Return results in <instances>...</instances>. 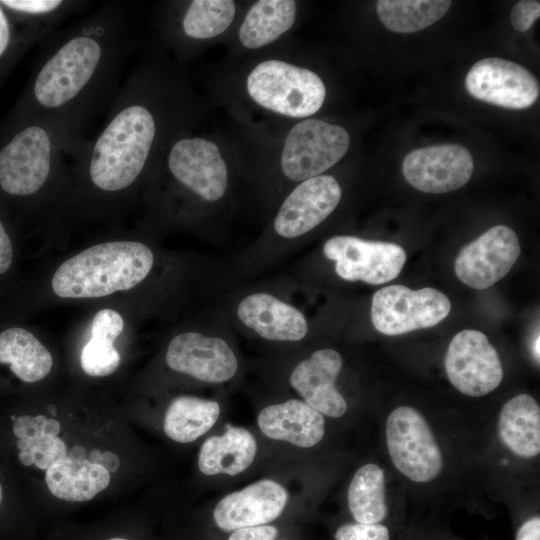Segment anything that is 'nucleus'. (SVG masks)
I'll list each match as a JSON object with an SVG mask.
<instances>
[{
	"label": "nucleus",
	"instance_id": "38",
	"mask_svg": "<svg viewBox=\"0 0 540 540\" xmlns=\"http://www.w3.org/2000/svg\"><path fill=\"white\" fill-rule=\"evenodd\" d=\"M12 26L3 9V5L0 3V59L9 50L12 43Z\"/></svg>",
	"mask_w": 540,
	"mask_h": 540
},
{
	"label": "nucleus",
	"instance_id": "29",
	"mask_svg": "<svg viewBox=\"0 0 540 540\" xmlns=\"http://www.w3.org/2000/svg\"><path fill=\"white\" fill-rule=\"evenodd\" d=\"M348 506L358 523L374 524L387 514L383 470L369 463L360 467L348 489Z\"/></svg>",
	"mask_w": 540,
	"mask_h": 540
},
{
	"label": "nucleus",
	"instance_id": "8",
	"mask_svg": "<svg viewBox=\"0 0 540 540\" xmlns=\"http://www.w3.org/2000/svg\"><path fill=\"white\" fill-rule=\"evenodd\" d=\"M450 310V300L437 289L411 290L404 285H390L373 295L371 319L377 331L395 336L433 327L444 320Z\"/></svg>",
	"mask_w": 540,
	"mask_h": 540
},
{
	"label": "nucleus",
	"instance_id": "17",
	"mask_svg": "<svg viewBox=\"0 0 540 540\" xmlns=\"http://www.w3.org/2000/svg\"><path fill=\"white\" fill-rule=\"evenodd\" d=\"M288 501L285 488L273 480H261L222 498L213 511L224 531L265 525L283 512Z\"/></svg>",
	"mask_w": 540,
	"mask_h": 540
},
{
	"label": "nucleus",
	"instance_id": "13",
	"mask_svg": "<svg viewBox=\"0 0 540 540\" xmlns=\"http://www.w3.org/2000/svg\"><path fill=\"white\" fill-rule=\"evenodd\" d=\"M520 251L519 239L513 229L505 225L494 226L459 252L455 274L473 289H486L508 274Z\"/></svg>",
	"mask_w": 540,
	"mask_h": 540
},
{
	"label": "nucleus",
	"instance_id": "28",
	"mask_svg": "<svg viewBox=\"0 0 540 540\" xmlns=\"http://www.w3.org/2000/svg\"><path fill=\"white\" fill-rule=\"evenodd\" d=\"M447 0H379L376 12L381 23L397 33H413L440 20L451 6Z\"/></svg>",
	"mask_w": 540,
	"mask_h": 540
},
{
	"label": "nucleus",
	"instance_id": "27",
	"mask_svg": "<svg viewBox=\"0 0 540 540\" xmlns=\"http://www.w3.org/2000/svg\"><path fill=\"white\" fill-rule=\"evenodd\" d=\"M220 406L216 401L194 396H179L169 405L164 418V432L179 443L195 441L216 423Z\"/></svg>",
	"mask_w": 540,
	"mask_h": 540
},
{
	"label": "nucleus",
	"instance_id": "19",
	"mask_svg": "<svg viewBox=\"0 0 540 540\" xmlns=\"http://www.w3.org/2000/svg\"><path fill=\"white\" fill-rule=\"evenodd\" d=\"M237 315L246 327L268 340L299 341L308 332L307 320L300 310L265 292L242 299Z\"/></svg>",
	"mask_w": 540,
	"mask_h": 540
},
{
	"label": "nucleus",
	"instance_id": "34",
	"mask_svg": "<svg viewBox=\"0 0 540 540\" xmlns=\"http://www.w3.org/2000/svg\"><path fill=\"white\" fill-rule=\"evenodd\" d=\"M388 529L379 523H349L335 533L336 540H389Z\"/></svg>",
	"mask_w": 540,
	"mask_h": 540
},
{
	"label": "nucleus",
	"instance_id": "40",
	"mask_svg": "<svg viewBox=\"0 0 540 540\" xmlns=\"http://www.w3.org/2000/svg\"><path fill=\"white\" fill-rule=\"evenodd\" d=\"M91 462L100 464L107 471H115L119 467L118 457L109 451L94 450L91 453Z\"/></svg>",
	"mask_w": 540,
	"mask_h": 540
},
{
	"label": "nucleus",
	"instance_id": "30",
	"mask_svg": "<svg viewBox=\"0 0 540 540\" xmlns=\"http://www.w3.org/2000/svg\"><path fill=\"white\" fill-rule=\"evenodd\" d=\"M235 13L232 0H193L181 10L178 30L187 40L210 39L230 26Z\"/></svg>",
	"mask_w": 540,
	"mask_h": 540
},
{
	"label": "nucleus",
	"instance_id": "37",
	"mask_svg": "<svg viewBox=\"0 0 540 540\" xmlns=\"http://www.w3.org/2000/svg\"><path fill=\"white\" fill-rule=\"evenodd\" d=\"M13 259V248L10 237L0 221V274L6 272Z\"/></svg>",
	"mask_w": 540,
	"mask_h": 540
},
{
	"label": "nucleus",
	"instance_id": "12",
	"mask_svg": "<svg viewBox=\"0 0 540 540\" xmlns=\"http://www.w3.org/2000/svg\"><path fill=\"white\" fill-rule=\"evenodd\" d=\"M465 87L474 98L506 109H526L539 96V82L525 67L501 58L477 61L468 71Z\"/></svg>",
	"mask_w": 540,
	"mask_h": 540
},
{
	"label": "nucleus",
	"instance_id": "14",
	"mask_svg": "<svg viewBox=\"0 0 540 540\" xmlns=\"http://www.w3.org/2000/svg\"><path fill=\"white\" fill-rule=\"evenodd\" d=\"M473 158L462 145L439 144L408 153L402 164L406 181L419 191L447 193L464 186L473 173Z\"/></svg>",
	"mask_w": 540,
	"mask_h": 540
},
{
	"label": "nucleus",
	"instance_id": "42",
	"mask_svg": "<svg viewBox=\"0 0 540 540\" xmlns=\"http://www.w3.org/2000/svg\"><path fill=\"white\" fill-rule=\"evenodd\" d=\"M2 501V487H1V484H0V503Z\"/></svg>",
	"mask_w": 540,
	"mask_h": 540
},
{
	"label": "nucleus",
	"instance_id": "15",
	"mask_svg": "<svg viewBox=\"0 0 540 540\" xmlns=\"http://www.w3.org/2000/svg\"><path fill=\"white\" fill-rule=\"evenodd\" d=\"M342 190L331 175L302 181L284 200L274 219V229L284 238H296L322 223L337 207Z\"/></svg>",
	"mask_w": 540,
	"mask_h": 540
},
{
	"label": "nucleus",
	"instance_id": "11",
	"mask_svg": "<svg viewBox=\"0 0 540 540\" xmlns=\"http://www.w3.org/2000/svg\"><path fill=\"white\" fill-rule=\"evenodd\" d=\"M445 369L452 385L473 397L492 392L503 379L496 349L477 330H463L453 337L447 349Z\"/></svg>",
	"mask_w": 540,
	"mask_h": 540
},
{
	"label": "nucleus",
	"instance_id": "4",
	"mask_svg": "<svg viewBox=\"0 0 540 540\" xmlns=\"http://www.w3.org/2000/svg\"><path fill=\"white\" fill-rule=\"evenodd\" d=\"M153 263V252L141 242L97 244L64 261L54 273L52 289L62 298L103 297L138 285Z\"/></svg>",
	"mask_w": 540,
	"mask_h": 540
},
{
	"label": "nucleus",
	"instance_id": "22",
	"mask_svg": "<svg viewBox=\"0 0 540 540\" xmlns=\"http://www.w3.org/2000/svg\"><path fill=\"white\" fill-rule=\"evenodd\" d=\"M13 433L17 437L19 460L24 466L35 465L47 470L67 454L65 442L57 437L60 423L43 415H21L13 422Z\"/></svg>",
	"mask_w": 540,
	"mask_h": 540
},
{
	"label": "nucleus",
	"instance_id": "26",
	"mask_svg": "<svg viewBox=\"0 0 540 540\" xmlns=\"http://www.w3.org/2000/svg\"><path fill=\"white\" fill-rule=\"evenodd\" d=\"M296 2L260 0L248 10L238 32L240 43L257 49L275 41L295 23Z\"/></svg>",
	"mask_w": 540,
	"mask_h": 540
},
{
	"label": "nucleus",
	"instance_id": "6",
	"mask_svg": "<svg viewBox=\"0 0 540 540\" xmlns=\"http://www.w3.org/2000/svg\"><path fill=\"white\" fill-rule=\"evenodd\" d=\"M349 145L350 135L342 126L315 118L302 120L286 136L282 172L301 182L322 175L344 157Z\"/></svg>",
	"mask_w": 540,
	"mask_h": 540
},
{
	"label": "nucleus",
	"instance_id": "9",
	"mask_svg": "<svg viewBox=\"0 0 540 540\" xmlns=\"http://www.w3.org/2000/svg\"><path fill=\"white\" fill-rule=\"evenodd\" d=\"M164 164L182 187L207 202L221 199L228 186V169L219 147L202 137L179 136L166 146Z\"/></svg>",
	"mask_w": 540,
	"mask_h": 540
},
{
	"label": "nucleus",
	"instance_id": "3",
	"mask_svg": "<svg viewBox=\"0 0 540 540\" xmlns=\"http://www.w3.org/2000/svg\"><path fill=\"white\" fill-rule=\"evenodd\" d=\"M85 141L62 122L26 117L0 149V188L13 196L36 195L60 173L66 160H75Z\"/></svg>",
	"mask_w": 540,
	"mask_h": 540
},
{
	"label": "nucleus",
	"instance_id": "18",
	"mask_svg": "<svg viewBox=\"0 0 540 540\" xmlns=\"http://www.w3.org/2000/svg\"><path fill=\"white\" fill-rule=\"evenodd\" d=\"M341 368L342 358L336 350H316L295 367L290 384L310 407L322 415L338 418L347 410L346 401L335 386Z\"/></svg>",
	"mask_w": 540,
	"mask_h": 540
},
{
	"label": "nucleus",
	"instance_id": "7",
	"mask_svg": "<svg viewBox=\"0 0 540 540\" xmlns=\"http://www.w3.org/2000/svg\"><path fill=\"white\" fill-rule=\"evenodd\" d=\"M386 443L398 471L414 482L433 480L442 470L439 445L423 415L409 406L393 410L386 421Z\"/></svg>",
	"mask_w": 540,
	"mask_h": 540
},
{
	"label": "nucleus",
	"instance_id": "24",
	"mask_svg": "<svg viewBox=\"0 0 540 540\" xmlns=\"http://www.w3.org/2000/svg\"><path fill=\"white\" fill-rule=\"evenodd\" d=\"M498 429L502 442L517 456L539 454L540 407L531 395H517L502 407Z\"/></svg>",
	"mask_w": 540,
	"mask_h": 540
},
{
	"label": "nucleus",
	"instance_id": "36",
	"mask_svg": "<svg viewBox=\"0 0 540 540\" xmlns=\"http://www.w3.org/2000/svg\"><path fill=\"white\" fill-rule=\"evenodd\" d=\"M278 530L271 525H259L234 530L228 540H276Z\"/></svg>",
	"mask_w": 540,
	"mask_h": 540
},
{
	"label": "nucleus",
	"instance_id": "1",
	"mask_svg": "<svg viewBox=\"0 0 540 540\" xmlns=\"http://www.w3.org/2000/svg\"><path fill=\"white\" fill-rule=\"evenodd\" d=\"M29 85L26 117H45L82 134L107 111L134 45L131 5L110 1L50 35Z\"/></svg>",
	"mask_w": 540,
	"mask_h": 540
},
{
	"label": "nucleus",
	"instance_id": "20",
	"mask_svg": "<svg viewBox=\"0 0 540 540\" xmlns=\"http://www.w3.org/2000/svg\"><path fill=\"white\" fill-rule=\"evenodd\" d=\"M258 426L265 436L302 448L316 445L325 433L323 415L297 399L265 407L258 416Z\"/></svg>",
	"mask_w": 540,
	"mask_h": 540
},
{
	"label": "nucleus",
	"instance_id": "25",
	"mask_svg": "<svg viewBox=\"0 0 540 540\" xmlns=\"http://www.w3.org/2000/svg\"><path fill=\"white\" fill-rule=\"evenodd\" d=\"M0 363L24 382L45 378L53 364L48 349L29 331L12 327L0 333Z\"/></svg>",
	"mask_w": 540,
	"mask_h": 540
},
{
	"label": "nucleus",
	"instance_id": "21",
	"mask_svg": "<svg viewBox=\"0 0 540 540\" xmlns=\"http://www.w3.org/2000/svg\"><path fill=\"white\" fill-rule=\"evenodd\" d=\"M49 491L55 497L71 501H88L108 487L110 473L103 466L85 457L81 446L74 447L70 455L51 465L45 474Z\"/></svg>",
	"mask_w": 540,
	"mask_h": 540
},
{
	"label": "nucleus",
	"instance_id": "16",
	"mask_svg": "<svg viewBox=\"0 0 540 540\" xmlns=\"http://www.w3.org/2000/svg\"><path fill=\"white\" fill-rule=\"evenodd\" d=\"M165 359L172 370L210 383L228 381L238 369L237 358L223 339L197 332L176 335Z\"/></svg>",
	"mask_w": 540,
	"mask_h": 540
},
{
	"label": "nucleus",
	"instance_id": "41",
	"mask_svg": "<svg viewBox=\"0 0 540 540\" xmlns=\"http://www.w3.org/2000/svg\"><path fill=\"white\" fill-rule=\"evenodd\" d=\"M539 343L540 342H539V334H538L533 344L534 355L535 357H537L538 361H539V354H540Z\"/></svg>",
	"mask_w": 540,
	"mask_h": 540
},
{
	"label": "nucleus",
	"instance_id": "10",
	"mask_svg": "<svg viewBox=\"0 0 540 540\" xmlns=\"http://www.w3.org/2000/svg\"><path fill=\"white\" fill-rule=\"evenodd\" d=\"M324 255L335 262L337 275L346 281L371 285L387 283L401 272L407 255L396 243L340 235L323 245Z\"/></svg>",
	"mask_w": 540,
	"mask_h": 540
},
{
	"label": "nucleus",
	"instance_id": "32",
	"mask_svg": "<svg viewBox=\"0 0 540 540\" xmlns=\"http://www.w3.org/2000/svg\"><path fill=\"white\" fill-rule=\"evenodd\" d=\"M113 344L109 340L91 337L81 352L83 371L94 377L112 374L120 364V355Z\"/></svg>",
	"mask_w": 540,
	"mask_h": 540
},
{
	"label": "nucleus",
	"instance_id": "5",
	"mask_svg": "<svg viewBox=\"0 0 540 540\" xmlns=\"http://www.w3.org/2000/svg\"><path fill=\"white\" fill-rule=\"evenodd\" d=\"M246 87L255 103L291 118L315 114L326 97L325 85L316 73L276 59L257 64L247 77Z\"/></svg>",
	"mask_w": 540,
	"mask_h": 540
},
{
	"label": "nucleus",
	"instance_id": "23",
	"mask_svg": "<svg viewBox=\"0 0 540 540\" xmlns=\"http://www.w3.org/2000/svg\"><path fill=\"white\" fill-rule=\"evenodd\" d=\"M256 450V440L248 430L227 424L223 435L212 436L203 443L198 467L205 475H237L251 465Z\"/></svg>",
	"mask_w": 540,
	"mask_h": 540
},
{
	"label": "nucleus",
	"instance_id": "43",
	"mask_svg": "<svg viewBox=\"0 0 540 540\" xmlns=\"http://www.w3.org/2000/svg\"><path fill=\"white\" fill-rule=\"evenodd\" d=\"M109 540H126V539H124V538H111Z\"/></svg>",
	"mask_w": 540,
	"mask_h": 540
},
{
	"label": "nucleus",
	"instance_id": "35",
	"mask_svg": "<svg viewBox=\"0 0 540 540\" xmlns=\"http://www.w3.org/2000/svg\"><path fill=\"white\" fill-rule=\"evenodd\" d=\"M540 16V2L535 0H522L517 2L511 11V23L518 32H525L531 28Z\"/></svg>",
	"mask_w": 540,
	"mask_h": 540
},
{
	"label": "nucleus",
	"instance_id": "31",
	"mask_svg": "<svg viewBox=\"0 0 540 540\" xmlns=\"http://www.w3.org/2000/svg\"><path fill=\"white\" fill-rule=\"evenodd\" d=\"M8 10L22 16L33 38L46 39L68 16L86 7L89 2L74 0H2Z\"/></svg>",
	"mask_w": 540,
	"mask_h": 540
},
{
	"label": "nucleus",
	"instance_id": "33",
	"mask_svg": "<svg viewBox=\"0 0 540 540\" xmlns=\"http://www.w3.org/2000/svg\"><path fill=\"white\" fill-rule=\"evenodd\" d=\"M124 321L113 309H102L96 313L91 326V337L114 342L122 333Z\"/></svg>",
	"mask_w": 540,
	"mask_h": 540
},
{
	"label": "nucleus",
	"instance_id": "39",
	"mask_svg": "<svg viewBox=\"0 0 540 540\" xmlns=\"http://www.w3.org/2000/svg\"><path fill=\"white\" fill-rule=\"evenodd\" d=\"M516 540H540V518L526 521L518 530Z\"/></svg>",
	"mask_w": 540,
	"mask_h": 540
},
{
	"label": "nucleus",
	"instance_id": "2",
	"mask_svg": "<svg viewBox=\"0 0 540 540\" xmlns=\"http://www.w3.org/2000/svg\"><path fill=\"white\" fill-rule=\"evenodd\" d=\"M156 76L140 67L125 79L100 130L75 158L76 174L91 189L107 195L125 192L157 156L168 113L160 103L165 87Z\"/></svg>",
	"mask_w": 540,
	"mask_h": 540
}]
</instances>
